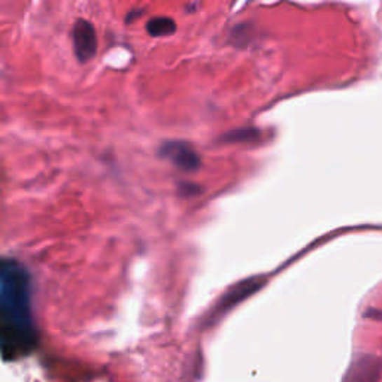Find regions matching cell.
I'll use <instances>...</instances> for the list:
<instances>
[{"instance_id": "obj_1", "label": "cell", "mask_w": 382, "mask_h": 382, "mask_svg": "<svg viewBox=\"0 0 382 382\" xmlns=\"http://www.w3.org/2000/svg\"><path fill=\"white\" fill-rule=\"evenodd\" d=\"M36 345L30 276L13 260L0 261V351L5 360L27 355Z\"/></svg>"}, {"instance_id": "obj_2", "label": "cell", "mask_w": 382, "mask_h": 382, "mask_svg": "<svg viewBox=\"0 0 382 382\" xmlns=\"http://www.w3.org/2000/svg\"><path fill=\"white\" fill-rule=\"evenodd\" d=\"M158 154L182 172H198L202 166V158L198 151L189 142L184 141H168L161 144Z\"/></svg>"}, {"instance_id": "obj_3", "label": "cell", "mask_w": 382, "mask_h": 382, "mask_svg": "<svg viewBox=\"0 0 382 382\" xmlns=\"http://www.w3.org/2000/svg\"><path fill=\"white\" fill-rule=\"evenodd\" d=\"M382 357L375 354H358L353 358L342 382H381Z\"/></svg>"}, {"instance_id": "obj_4", "label": "cell", "mask_w": 382, "mask_h": 382, "mask_svg": "<svg viewBox=\"0 0 382 382\" xmlns=\"http://www.w3.org/2000/svg\"><path fill=\"white\" fill-rule=\"evenodd\" d=\"M74 53L79 63H87L95 59L97 53V34L95 26L90 21L79 18L72 32Z\"/></svg>"}, {"instance_id": "obj_5", "label": "cell", "mask_w": 382, "mask_h": 382, "mask_svg": "<svg viewBox=\"0 0 382 382\" xmlns=\"http://www.w3.org/2000/svg\"><path fill=\"white\" fill-rule=\"evenodd\" d=\"M264 280L261 276H257V278H250V280L247 281H242L240 284L235 285L231 290L223 297L221 300V305H219V311H227L230 309L231 306L238 305L239 302H242V300L252 296L254 293H257L260 288L264 285Z\"/></svg>"}, {"instance_id": "obj_6", "label": "cell", "mask_w": 382, "mask_h": 382, "mask_svg": "<svg viewBox=\"0 0 382 382\" xmlns=\"http://www.w3.org/2000/svg\"><path fill=\"white\" fill-rule=\"evenodd\" d=\"M261 139V132L256 127H240L219 137L223 144H252Z\"/></svg>"}, {"instance_id": "obj_7", "label": "cell", "mask_w": 382, "mask_h": 382, "mask_svg": "<svg viewBox=\"0 0 382 382\" xmlns=\"http://www.w3.org/2000/svg\"><path fill=\"white\" fill-rule=\"evenodd\" d=\"M146 32L153 38L170 36L177 32V22L169 17H156L146 22Z\"/></svg>"}, {"instance_id": "obj_8", "label": "cell", "mask_w": 382, "mask_h": 382, "mask_svg": "<svg viewBox=\"0 0 382 382\" xmlns=\"http://www.w3.org/2000/svg\"><path fill=\"white\" fill-rule=\"evenodd\" d=\"M254 33H256L254 27L248 25V22H244V25H239L231 29L228 42L231 45H235L236 48H245V46H248L252 42Z\"/></svg>"}, {"instance_id": "obj_9", "label": "cell", "mask_w": 382, "mask_h": 382, "mask_svg": "<svg viewBox=\"0 0 382 382\" xmlns=\"http://www.w3.org/2000/svg\"><path fill=\"white\" fill-rule=\"evenodd\" d=\"M203 193V189L200 187L199 184L196 182H184L181 181L178 184V194L181 196V198H196V196H199Z\"/></svg>"}, {"instance_id": "obj_10", "label": "cell", "mask_w": 382, "mask_h": 382, "mask_svg": "<svg viewBox=\"0 0 382 382\" xmlns=\"http://www.w3.org/2000/svg\"><path fill=\"white\" fill-rule=\"evenodd\" d=\"M366 317H370L374 320H382V311H375V309H367Z\"/></svg>"}]
</instances>
